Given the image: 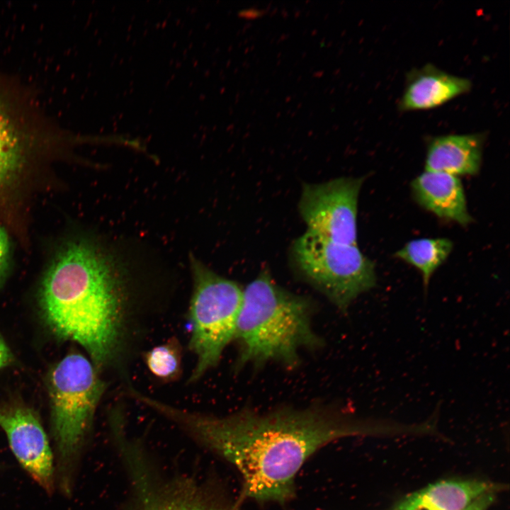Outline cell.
Returning <instances> with one entry per match:
<instances>
[{
    "instance_id": "19",
    "label": "cell",
    "mask_w": 510,
    "mask_h": 510,
    "mask_svg": "<svg viewBox=\"0 0 510 510\" xmlns=\"http://www.w3.org/2000/svg\"><path fill=\"white\" fill-rule=\"evenodd\" d=\"M493 499V491L487 492L476 499L463 510H487Z\"/></svg>"
},
{
    "instance_id": "12",
    "label": "cell",
    "mask_w": 510,
    "mask_h": 510,
    "mask_svg": "<svg viewBox=\"0 0 510 510\" xmlns=\"http://www.w3.org/2000/svg\"><path fill=\"white\" fill-rule=\"evenodd\" d=\"M416 201L438 217L467 225L472 221L458 176L425 171L412 182Z\"/></svg>"
},
{
    "instance_id": "4",
    "label": "cell",
    "mask_w": 510,
    "mask_h": 510,
    "mask_svg": "<svg viewBox=\"0 0 510 510\" xmlns=\"http://www.w3.org/2000/svg\"><path fill=\"white\" fill-rule=\"evenodd\" d=\"M89 358L72 351L49 369L45 385L55 480L62 494H72L79 465L106 384Z\"/></svg>"
},
{
    "instance_id": "18",
    "label": "cell",
    "mask_w": 510,
    "mask_h": 510,
    "mask_svg": "<svg viewBox=\"0 0 510 510\" xmlns=\"http://www.w3.org/2000/svg\"><path fill=\"white\" fill-rule=\"evenodd\" d=\"M15 362V356L0 333V370L11 366Z\"/></svg>"
},
{
    "instance_id": "6",
    "label": "cell",
    "mask_w": 510,
    "mask_h": 510,
    "mask_svg": "<svg viewBox=\"0 0 510 510\" xmlns=\"http://www.w3.org/2000/svg\"><path fill=\"white\" fill-rule=\"evenodd\" d=\"M297 271L341 312L376 285L375 266L357 244L335 242L307 230L291 247Z\"/></svg>"
},
{
    "instance_id": "9",
    "label": "cell",
    "mask_w": 510,
    "mask_h": 510,
    "mask_svg": "<svg viewBox=\"0 0 510 510\" xmlns=\"http://www.w3.org/2000/svg\"><path fill=\"white\" fill-rule=\"evenodd\" d=\"M364 178L304 183L298 210L307 230L335 242L356 245L358 196Z\"/></svg>"
},
{
    "instance_id": "13",
    "label": "cell",
    "mask_w": 510,
    "mask_h": 510,
    "mask_svg": "<svg viewBox=\"0 0 510 510\" xmlns=\"http://www.w3.org/2000/svg\"><path fill=\"white\" fill-rule=\"evenodd\" d=\"M484 140L483 133L431 137L427 143L425 171L456 176L477 174L482 163Z\"/></svg>"
},
{
    "instance_id": "14",
    "label": "cell",
    "mask_w": 510,
    "mask_h": 510,
    "mask_svg": "<svg viewBox=\"0 0 510 510\" xmlns=\"http://www.w3.org/2000/svg\"><path fill=\"white\" fill-rule=\"evenodd\" d=\"M494 487L476 480H445L407 495L392 510H463Z\"/></svg>"
},
{
    "instance_id": "1",
    "label": "cell",
    "mask_w": 510,
    "mask_h": 510,
    "mask_svg": "<svg viewBox=\"0 0 510 510\" xmlns=\"http://www.w3.org/2000/svg\"><path fill=\"white\" fill-rule=\"evenodd\" d=\"M156 412L227 460L241 474L244 497L284 503L295 493V477L317 449L345 436L380 431L345 409L315 404L266 412L244 408L224 416L191 412L157 401Z\"/></svg>"
},
{
    "instance_id": "17",
    "label": "cell",
    "mask_w": 510,
    "mask_h": 510,
    "mask_svg": "<svg viewBox=\"0 0 510 510\" xmlns=\"http://www.w3.org/2000/svg\"><path fill=\"white\" fill-rule=\"evenodd\" d=\"M11 256V243L8 233L0 222V288L9 271Z\"/></svg>"
},
{
    "instance_id": "10",
    "label": "cell",
    "mask_w": 510,
    "mask_h": 510,
    "mask_svg": "<svg viewBox=\"0 0 510 510\" xmlns=\"http://www.w3.org/2000/svg\"><path fill=\"white\" fill-rule=\"evenodd\" d=\"M0 428L19 465L47 494L56 487L55 456L38 414L21 402L0 404Z\"/></svg>"
},
{
    "instance_id": "7",
    "label": "cell",
    "mask_w": 510,
    "mask_h": 510,
    "mask_svg": "<svg viewBox=\"0 0 510 510\" xmlns=\"http://www.w3.org/2000/svg\"><path fill=\"white\" fill-rule=\"evenodd\" d=\"M0 80V212L15 205L27 174L59 136L28 97Z\"/></svg>"
},
{
    "instance_id": "3",
    "label": "cell",
    "mask_w": 510,
    "mask_h": 510,
    "mask_svg": "<svg viewBox=\"0 0 510 510\" xmlns=\"http://www.w3.org/2000/svg\"><path fill=\"white\" fill-rule=\"evenodd\" d=\"M315 306L308 298L278 285L267 270L243 289L234 340L235 369L277 363L294 368L300 352L316 350L323 341L312 327Z\"/></svg>"
},
{
    "instance_id": "11",
    "label": "cell",
    "mask_w": 510,
    "mask_h": 510,
    "mask_svg": "<svg viewBox=\"0 0 510 510\" xmlns=\"http://www.w3.org/2000/svg\"><path fill=\"white\" fill-rule=\"evenodd\" d=\"M471 88L469 79L448 73L428 63L412 69L407 74L398 107L402 111L432 109L469 92Z\"/></svg>"
},
{
    "instance_id": "5",
    "label": "cell",
    "mask_w": 510,
    "mask_h": 510,
    "mask_svg": "<svg viewBox=\"0 0 510 510\" xmlns=\"http://www.w3.org/2000/svg\"><path fill=\"white\" fill-rule=\"evenodd\" d=\"M189 261L193 278L189 348L196 364L188 381L194 382L218 364L225 348L234 340L243 289L193 256Z\"/></svg>"
},
{
    "instance_id": "15",
    "label": "cell",
    "mask_w": 510,
    "mask_h": 510,
    "mask_svg": "<svg viewBox=\"0 0 510 510\" xmlns=\"http://www.w3.org/2000/svg\"><path fill=\"white\" fill-rule=\"evenodd\" d=\"M453 249L447 238H421L407 242L395 256L414 266L421 273L424 288L436 270L446 260Z\"/></svg>"
},
{
    "instance_id": "16",
    "label": "cell",
    "mask_w": 510,
    "mask_h": 510,
    "mask_svg": "<svg viewBox=\"0 0 510 510\" xmlns=\"http://www.w3.org/2000/svg\"><path fill=\"white\" fill-rule=\"evenodd\" d=\"M181 348L176 338L156 346L144 354L149 370L165 382L176 380L181 373Z\"/></svg>"
},
{
    "instance_id": "20",
    "label": "cell",
    "mask_w": 510,
    "mask_h": 510,
    "mask_svg": "<svg viewBox=\"0 0 510 510\" xmlns=\"http://www.w3.org/2000/svg\"><path fill=\"white\" fill-rule=\"evenodd\" d=\"M265 12L264 9L249 7L239 11V16L245 19H255L263 16Z\"/></svg>"
},
{
    "instance_id": "8",
    "label": "cell",
    "mask_w": 510,
    "mask_h": 510,
    "mask_svg": "<svg viewBox=\"0 0 510 510\" xmlns=\"http://www.w3.org/2000/svg\"><path fill=\"white\" fill-rule=\"evenodd\" d=\"M113 437L131 487L128 510H234L191 480L159 475L141 443L126 431Z\"/></svg>"
},
{
    "instance_id": "2",
    "label": "cell",
    "mask_w": 510,
    "mask_h": 510,
    "mask_svg": "<svg viewBox=\"0 0 510 510\" xmlns=\"http://www.w3.org/2000/svg\"><path fill=\"white\" fill-rule=\"evenodd\" d=\"M114 263L96 243L68 241L40 283L41 319L59 340L81 346L101 372L118 357L123 336L125 295Z\"/></svg>"
}]
</instances>
